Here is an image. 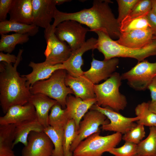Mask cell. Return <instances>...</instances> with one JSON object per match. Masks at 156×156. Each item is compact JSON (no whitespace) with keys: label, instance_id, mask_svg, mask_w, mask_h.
Returning <instances> with one entry per match:
<instances>
[{"label":"cell","instance_id":"cell-22","mask_svg":"<svg viewBox=\"0 0 156 156\" xmlns=\"http://www.w3.org/2000/svg\"><path fill=\"white\" fill-rule=\"evenodd\" d=\"M8 14L10 21L33 24L32 0H13Z\"/></svg>","mask_w":156,"mask_h":156},{"label":"cell","instance_id":"cell-29","mask_svg":"<svg viewBox=\"0 0 156 156\" xmlns=\"http://www.w3.org/2000/svg\"><path fill=\"white\" fill-rule=\"evenodd\" d=\"M147 14L135 17H127L120 25V32L136 29H151L147 17Z\"/></svg>","mask_w":156,"mask_h":156},{"label":"cell","instance_id":"cell-39","mask_svg":"<svg viewBox=\"0 0 156 156\" xmlns=\"http://www.w3.org/2000/svg\"><path fill=\"white\" fill-rule=\"evenodd\" d=\"M150 28L154 35L156 36V15L151 10L147 14Z\"/></svg>","mask_w":156,"mask_h":156},{"label":"cell","instance_id":"cell-38","mask_svg":"<svg viewBox=\"0 0 156 156\" xmlns=\"http://www.w3.org/2000/svg\"><path fill=\"white\" fill-rule=\"evenodd\" d=\"M17 58V56L14 54H11L9 53L5 54L2 52H0V62H5L8 64L15 63L16 61Z\"/></svg>","mask_w":156,"mask_h":156},{"label":"cell","instance_id":"cell-2","mask_svg":"<svg viewBox=\"0 0 156 156\" xmlns=\"http://www.w3.org/2000/svg\"><path fill=\"white\" fill-rule=\"evenodd\" d=\"M23 52V49L19 50L13 66L4 62L0 63V105L5 114L13 106L28 103L32 95L26 85V78L17 70Z\"/></svg>","mask_w":156,"mask_h":156},{"label":"cell","instance_id":"cell-5","mask_svg":"<svg viewBox=\"0 0 156 156\" xmlns=\"http://www.w3.org/2000/svg\"><path fill=\"white\" fill-rule=\"evenodd\" d=\"M64 69L57 70L48 79L38 81L30 87L32 94H41L56 101L62 108H66V99L69 94H74L73 90L67 86L65 79L67 74Z\"/></svg>","mask_w":156,"mask_h":156},{"label":"cell","instance_id":"cell-13","mask_svg":"<svg viewBox=\"0 0 156 156\" xmlns=\"http://www.w3.org/2000/svg\"><path fill=\"white\" fill-rule=\"evenodd\" d=\"M34 24L48 31L57 9L53 0H32Z\"/></svg>","mask_w":156,"mask_h":156},{"label":"cell","instance_id":"cell-20","mask_svg":"<svg viewBox=\"0 0 156 156\" xmlns=\"http://www.w3.org/2000/svg\"><path fill=\"white\" fill-rule=\"evenodd\" d=\"M29 66L32 68V72L28 74L22 75L26 78V85L29 88L38 81L48 79L56 70L65 69L62 64L51 65L44 61L38 63L31 61L29 64Z\"/></svg>","mask_w":156,"mask_h":156},{"label":"cell","instance_id":"cell-9","mask_svg":"<svg viewBox=\"0 0 156 156\" xmlns=\"http://www.w3.org/2000/svg\"><path fill=\"white\" fill-rule=\"evenodd\" d=\"M109 120L101 112L90 109L85 115L80 122L76 135L70 147L73 153L79 143L91 135L100 133L99 127L109 123Z\"/></svg>","mask_w":156,"mask_h":156},{"label":"cell","instance_id":"cell-1","mask_svg":"<svg viewBox=\"0 0 156 156\" xmlns=\"http://www.w3.org/2000/svg\"><path fill=\"white\" fill-rule=\"evenodd\" d=\"M112 3L109 0H94L91 8L73 13L63 12L57 10L52 27L54 29L64 21L74 20L88 27L90 31H102L112 39H118L120 34V25L109 6V3Z\"/></svg>","mask_w":156,"mask_h":156},{"label":"cell","instance_id":"cell-43","mask_svg":"<svg viewBox=\"0 0 156 156\" xmlns=\"http://www.w3.org/2000/svg\"><path fill=\"white\" fill-rule=\"evenodd\" d=\"M53 1L56 5H60L65 2L70 1L68 0H53Z\"/></svg>","mask_w":156,"mask_h":156},{"label":"cell","instance_id":"cell-33","mask_svg":"<svg viewBox=\"0 0 156 156\" xmlns=\"http://www.w3.org/2000/svg\"><path fill=\"white\" fill-rule=\"evenodd\" d=\"M145 133L144 126L137 124L135 126L122 136V140L125 142L138 144L145 137Z\"/></svg>","mask_w":156,"mask_h":156},{"label":"cell","instance_id":"cell-40","mask_svg":"<svg viewBox=\"0 0 156 156\" xmlns=\"http://www.w3.org/2000/svg\"><path fill=\"white\" fill-rule=\"evenodd\" d=\"M148 89L151 93V101L156 100V76L153 79L148 86Z\"/></svg>","mask_w":156,"mask_h":156},{"label":"cell","instance_id":"cell-32","mask_svg":"<svg viewBox=\"0 0 156 156\" xmlns=\"http://www.w3.org/2000/svg\"><path fill=\"white\" fill-rule=\"evenodd\" d=\"M63 140L64 156H73L71 146L77 134L76 126L73 119L68 120L64 129Z\"/></svg>","mask_w":156,"mask_h":156},{"label":"cell","instance_id":"cell-31","mask_svg":"<svg viewBox=\"0 0 156 156\" xmlns=\"http://www.w3.org/2000/svg\"><path fill=\"white\" fill-rule=\"evenodd\" d=\"M64 130H56L49 126L44 131L49 136L54 146L51 156H64L63 140Z\"/></svg>","mask_w":156,"mask_h":156},{"label":"cell","instance_id":"cell-18","mask_svg":"<svg viewBox=\"0 0 156 156\" xmlns=\"http://www.w3.org/2000/svg\"><path fill=\"white\" fill-rule=\"evenodd\" d=\"M65 82L66 85L73 90L75 97L83 100L96 98L94 84L83 74L76 76L67 73Z\"/></svg>","mask_w":156,"mask_h":156},{"label":"cell","instance_id":"cell-23","mask_svg":"<svg viewBox=\"0 0 156 156\" xmlns=\"http://www.w3.org/2000/svg\"><path fill=\"white\" fill-rule=\"evenodd\" d=\"M15 125V138L13 143V147L19 142L22 143L24 146L27 145L28 136L31 132L43 131L44 129L37 118L26 120Z\"/></svg>","mask_w":156,"mask_h":156},{"label":"cell","instance_id":"cell-26","mask_svg":"<svg viewBox=\"0 0 156 156\" xmlns=\"http://www.w3.org/2000/svg\"><path fill=\"white\" fill-rule=\"evenodd\" d=\"M29 36L27 34L15 33L10 35L1 34L0 51L10 53L18 44H23L27 42Z\"/></svg>","mask_w":156,"mask_h":156},{"label":"cell","instance_id":"cell-41","mask_svg":"<svg viewBox=\"0 0 156 156\" xmlns=\"http://www.w3.org/2000/svg\"><path fill=\"white\" fill-rule=\"evenodd\" d=\"M148 103L149 110L156 114V100L153 102L149 101Z\"/></svg>","mask_w":156,"mask_h":156},{"label":"cell","instance_id":"cell-30","mask_svg":"<svg viewBox=\"0 0 156 156\" xmlns=\"http://www.w3.org/2000/svg\"><path fill=\"white\" fill-rule=\"evenodd\" d=\"M135 111L136 116L139 118L137 124L149 127L156 126V114L149 110L148 102H143L138 104Z\"/></svg>","mask_w":156,"mask_h":156},{"label":"cell","instance_id":"cell-19","mask_svg":"<svg viewBox=\"0 0 156 156\" xmlns=\"http://www.w3.org/2000/svg\"><path fill=\"white\" fill-rule=\"evenodd\" d=\"M36 118L35 109L31 103L16 105L10 107L5 115L0 117V125L16 124Z\"/></svg>","mask_w":156,"mask_h":156},{"label":"cell","instance_id":"cell-14","mask_svg":"<svg viewBox=\"0 0 156 156\" xmlns=\"http://www.w3.org/2000/svg\"><path fill=\"white\" fill-rule=\"evenodd\" d=\"M119 63L117 58L100 61L93 57L90 68L84 71L83 75L94 84H97L110 77L115 72Z\"/></svg>","mask_w":156,"mask_h":156},{"label":"cell","instance_id":"cell-36","mask_svg":"<svg viewBox=\"0 0 156 156\" xmlns=\"http://www.w3.org/2000/svg\"><path fill=\"white\" fill-rule=\"evenodd\" d=\"M151 5L152 0H139L127 16L133 18L147 14L151 10Z\"/></svg>","mask_w":156,"mask_h":156},{"label":"cell","instance_id":"cell-27","mask_svg":"<svg viewBox=\"0 0 156 156\" xmlns=\"http://www.w3.org/2000/svg\"><path fill=\"white\" fill-rule=\"evenodd\" d=\"M50 110L48 119L49 125L55 129L64 130L68 120L65 109H63L57 103L53 105Z\"/></svg>","mask_w":156,"mask_h":156},{"label":"cell","instance_id":"cell-16","mask_svg":"<svg viewBox=\"0 0 156 156\" xmlns=\"http://www.w3.org/2000/svg\"><path fill=\"white\" fill-rule=\"evenodd\" d=\"M96 103V98L83 100L71 94L67 96L66 113L68 120L72 119L74 121L77 132L84 116L92 106Z\"/></svg>","mask_w":156,"mask_h":156},{"label":"cell","instance_id":"cell-4","mask_svg":"<svg viewBox=\"0 0 156 156\" xmlns=\"http://www.w3.org/2000/svg\"><path fill=\"white\" fill-rule=\"evenodd\" d=\"M121 75L114 72L108 79L100 84H94L96 103L103 107H108L119 112L127 106L126 96L119 91L121 85Z\"/></svg>","mask_w":156,"mask_h":156},{"label":"cell","instance_id":"cell-34","mask_svg":"<svg viewBox=\"0 0 156 156\" xmlns=\"http://www.w3.org/2000/svg\"><path fill=\"white\" fill-rule=\"evenodd\" d=\"M139 0H117L118 15L117 18L120 25L122 21L128 16Z\"/></svg>","mask_w":156,"mask_h":156},{"label":"cell","instance_id":"cell-24","mask_svg":"<svg viewBox=\"0 0 156 156\" xmlns=\"http://www.w3.org/2000/svg\"><path fill=\"white\" fill-rule=\"evenodd\" d=\"M15 125H0V156H16L13 150Z\"/></svg>","mask_w":156,"mask_h":156},{"label":"cell","instance_id":"cell-7","mask_svg":"<svg viewBox=\"0 0 156 156\" xmlns=\"http://www.w3.org/2000/svg\"><path fill=\"white\" fill-rule=\"evenodd\" d=\"M122 80L136 91H144L156 76V62L151 63L144 60L121 75Z\"/></svg>","mask_w":156,"mask_h":156},{"label":"cell","instance_id":"cell-6","mask_svg":"<svg viewBox=\"0 0 156 156\" xmlns=\"http://www.w3.org/2000/svg\"><path fill=\"white\" fill-rule=\"evenodd\" d=\"M122 134L115 133L106 136L94 133L81 141L73 152V156H102L116 147L122 140Z\"/></svg>","mask_w":156,"mask_h":156},{"label":"cell","instance_id":"cell-44","mask_svg":"<svg viewBox=\"0 0 156 156\" xmlns=\"http://www.w3.org/2000/svg\"><path fill=\"white\" fill-rule=\"evenodd\" d=\"M140 156V155H138L137 154L135 155H134V156Z\"/></svg>","mask_w":156,"mask_h":156},{"label":"cell","instance_id":"cell-11","mask_svg":"<svg viewBox=\"0 0 156 156\" xmlns=\"http://www.w3.org/2000/svg\"><path fill=\"white\" fill-rule=\"evenodd\" d=\"M90 109L97 110L105 115L109 120L108 124L102 126V129L106 131H114L124 134L137 125L135 122L139 118L127 117L108 107H103L96 104H94Z\"/></svg>","mask_w":156,"mask_h":156},{"label":"cell","instance_id":"cell-21","mask_svg":"<svg viewBox=\"0 0 156 156\" xmlns=\"http://www.w3.org/2000/svg\"><path fill=\"white\" fill-rule=\"evenodd\" d=\"M29 102L34 106L36 118L39 122L44 128L49 126V112L57 102L44 94H36L31 95Z\"/></svg>","mask_w":156,"mask_h":156},{"label":"cell","instance_id":"cell-12","mask_svg":"<svg viewBox=\"0 0 156 156\" xmlns=\"http://www.w3.org/2000/svg\"><path fill=\"white\" fill-rule=\"evenodd\" d=\"M54 146L43 131H33L29 134L27 144L22 150L21 156H51Z\"/></svg>","mask_w":156,"mask_h":156},{"label":"cell","instance_id":"cell-35","mask_svg":"<svg viewBox=\"0 0 156 156\" xmlns=\"http://www.w3.org/2000/svg\"><path fill=\"white\" fill-rule=\"evenodd\" d=\"M137 144L125 142L122 146L114 148L108 152L114 156H133L137 154Z\"/></svg>","mask_w":156,"mask_h":156},{"label":"cell","instance_id":"cell-8","mask_svg":"<svg viewBox=\"0 0 156 156\" xmlns=\"http://www.w3.org/2000/svg\"><path fill=\"white\" fill-rule=\"evenodd\" d=\"M88 28L74 20H68L59 23L54 29L56 37L61 41L66 42L72 51L81 47L86 42Z\"/></svg>","mask_w":156,"mask_h":156},{"label":"cell","instance_id":"cell-25","mask_svg":"<svg viewBox=\"0 0 156 156\" xmlns=\"http://www.w3.org/2000/svg\"><path fill=\"white\" fill-rule=\"evenodd\" d=\"M39 31V27L34 24H27L6 20L0 22V34H6L11 32L28 34L33 36Z\"/></svg>","mask_w":156,"mask_h":156},{"label":"cell","instance_id":"cell-17","mask_svg":"<svg viewBox=\"0 0 156 156\" xmlns=\"http://www.w3.org/2000/svg\"><path fill=\"white\" fill-rule=\"evenodd\" d=\"M97 42V39L91 38L80 48L72 51L69 58L62 64L68 73L76 76L83 74L81 68L83 64L82 56L86 52L96 49Z\"/></svg>","mask_w":156,"mask_h":156},{"label":"cell","instance_id":"cell-15","mask_svg":"<svg viewBox=\"0 0 156 156\" xmlns=\"http://www.w3.org/2000/svg\"><path fill=\"white\" fill-rule=\"evenodd\" d=\"M156 37L150 28L136 29L120 32L119 38L115 41L124 46L140 49L148 44Z\"/></svg>","mask_w":156,"mask_h":156},{"label":"cell","instance_id":"cell-10","mask_svg":"<svg viewBox=\"0 0 156 156\" xmlns=\"http://www.w3.org/2000/svg\"><path fill=\"white\" fill-rule=\"evenodd\" d=\"M44 37L47 43L44 53L46 57L44 62L54 65L63 64L67 60L72 50L66 42L61 41L56 37L52 26L48 30L44 31Z\"/></svg>","mask_w":156,"mask_h":156},{"label":"cell","instance_id":"cell-37","mask_svg":"<svg viewBox=\"0 0 156 156\" xmlns=\"http://www.w3.org/2000/svg\"><path fill=\"white\" fill-rule=\"evenodd\" d=\"M13 0H0V21L6 20L8 14L9 13Z\"/></svg>","mask_w":156,"mask_h":156},{"label":"cell","instance_id":"cell-3","mask_svg":"<svg viewBox=\"0 0 156 156\" xmlns=\"http://www.w3.org/2000/svg\"><path fill=\"white\" fill-rule=\"evenodd\" d=\"M94 32L98 37L96 49L103 54L104 60L129 57L135 59L139 62L149 56L156 55V37L144 47L134 49L119 44L104 32L96 31Z\"/></svg>","mask_w":156,"mask_h":156},{"label":"cell","instance_id":"cell-28","mask_svg":"<svg viewBox=\"0 0 156 156\" xmlns=\"http://www.w3.org/2000/svg\"><path fill=\"white\" fill-rule=\"evenodd\" d=\"M149 129L147 137L137 144V154L141 156H156V126Z\"/></svg>","mask_w":156,"mask_h":156},{"label":"cell","instance_id":"cell-42","mask_svg":"<svg viewBox=\"0 0 156 156\" xmlns=\"http://www.w3.org/2000/svg\"><path fill=\"white\" fill-rule=\"evenodd\" d=\"M151 10L156 15V0H152Z\"/></svg>","mask_w":156,"mask_h":156}]
</instances>
